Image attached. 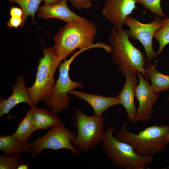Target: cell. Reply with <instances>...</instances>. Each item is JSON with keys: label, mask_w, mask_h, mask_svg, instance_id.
Returning a JSON list of instances; mask_svg holds the SVG:
<instances>
[{"label": "cell", "mask_w": 169, "mask_h": 169, "mask_svg": "<svg viewBox=\"0 0 169 169\" xmlns=\"http://www.w3.org/2000/svg\"><path fill=\"white\" fill-rule=\"evenodd\" d=\"M97 28L93 22L83 18L67 24L62 27L54 38V46L61 62L75 50L100 48L111 52V46L102 43H93Z\"/></svg>", "instance_id": "6da1fadb"}, {"label": "cell", "mask_w": 169, "mask_h": 169, "mask_svg": "<svg viewBox=\"0 0 169 169\" xmlns=\"http://www.w3.org/2000/svg\"><path fill=\"white\" fill-rule=\"evenodd\" d=\"M129 38L127 30L112 28L109 41L112 48L113 61L118 65L117 69L122 75L130 74L136 75L137 72H139L148 79L145 72V55L134 46Z\"/></svg>", "instance_id": "7a4b0ae2"}, {"label": "cell", "mask_w": 169, "mask_h": 169, "mask_svg": "<svg viewBox=\"0 0 169 169\" xmlns=\"http://www.w3.org/2000/svg\"><path fill=\"white\" fill-rule=\"evenodd\" d=\"M128 122H125L114 136L130 145L142 156H154L163 152L167 143L165 137L169 131V125H153L139 131L137 134L130 132Z\"/></svg>", "instance_id": "3957f363"}, {"label": "cell", "mask_w": 169, "mask_h": 169, "mask_svg": "<svg viewBox=\"0 0 169 169\" xmlns=\"http://www.w3.org/2000/svg\"><path fill=\"white\" fill-rule=\"evenodd\" d=\"M115 130L108 124L101 142L103 150L113 165L122 169H144L152 163L154 156L138 154L130 145L114 136Z\"/></svg>", "instance_id": "277c9868"}, {"label": "cell", "mask_w": 169, "mask_h": 169, "mask_svg": "<svg viewBox=\"0 0 169 169\" xmlns=\"http://www.w3.org/2000/svg\"><path fill=\"white\" fill-rule=\"evenodd\" d=\"M72 119L77 131L72 143L80 152L88 153L102 142L106 129L105 117L94 114L88 116L77 109Z\"/></svg>", "instance_id": "5b68a950"}, {"label": "cell", "mask_w": 169, "mask_h": 169, "mask_svg": "<svg viewBox=\"0 0 169 169\" xmlns=\"http://www.w3.org/2000/svg\"><path fill=\"white\" fill-rule=\"evenodd\" d=\"M43 53L44 56L40 59L34 83L28 88L33 106L40 101L47 100L56 82L55 71L61 64L54 47L45 48Z\"/></svg>", "instance_id": "8992f818"}, {"label": "cell", "mask_w": 169, "mask_h": 169, "mask_svg": "<svg viewBox=\"0 0 169 169\" xmlns=\"http://www.w3.org/2000/svg\"><path fill=\"white\" fill-rule=\"evenodd\" d=\"M86 50L87 49H84L76 51L69 59L65 60L59 67L58 78L45 101L46 105L50 108L52 112L55 114L69 107L71 100L69 95V92L76 88L84 87L82 83L72 81L69 73L70 64L74 58Z\"/></svg>", "instance_id": "52a82bcc"}, {"label": "cell", "mask_w": 169, "mask_h": 169, "mask_svg": "<svg viewBox=\"0 0 169 169\" xmlns=\"http://www.w3.org/2000/svg\"><path fill=\"white\" fill-rule=\"evenodd\" d=\"M76 135L66 128L61 122L49 130L46 134L37 138L33 142L31 143L30 154L36 157L45 149H66L71 151L74 155H78L80 151L72 143Z\"/></svg>", "instance_id": "ba28073f"}, {"label": "cell", "mask_w": 169, "mask_h": 169, "mask_svg": "<svg viewBox=\"0 0 169 169\" xmlns=\"http://www.w3.org/2000/svg\"><path fill=\"white\" fill-rule=\"evenodd\" d=\"M125 24L130 28L127 30L129 37L134 40H138L143 45L147 61L151 63L156 58L158 54L153 50L152 39L155 33L163 26L161 18L156 17L152 22L145 24L129 16L126 19Z\"/></svg>", "instance_id": "9c48e42d"}, {"label": "cell", "mask_w": 169, "mask_h": 169, "mask_svg": "<svg viewBox=\"0 0 169 169\" xmlns=\"http://www.w3.org/2000/svg\"><path fill=\"white\" fill-rule=\"evenodd\" d=\"M137 75L139 82L135 89V97L139 105L136 109V120L137 121H145L152 118V109L159 95L152 90L148 79H144L143 75L139 72H137Z\"/></svg>", "instance_id": "30bf717a"}, {"label": "cell", "mask_w": 169, "mask_h": 169, "mask_svg": "<svg viewBox=\"0 0 169 169\" xmlns=\"http://www.w3.org/2000/svg\"><path fill=\"white\" fill-rule=\"evenodd\" d=\"M135 0H106L102 13L116 29L123 28L125 20L136 9Z\"/></svg>", "instance_id": "8fae6325"}, {"label": "cell", "mask_w": 169, "mask_h": 169, "mask_svg": "<svg viewBox=\"0 0 169 169\" xmlns=\"http://www.w3.org/2000/svg\"><path fill=\"white\" fill-rule=\"evenodd\" d=\"M24 77L19 76L17 81L13 86V92L7 99H5L2 97L0 100V117L4 115H7L9 119L12 117L9 114L10 111L18 104L25 103L31 107L33 106L31 102L28 89L25 86Z\"/></svg>", "instance_id": "7c38bea8"}, {"label": "cell", "mask_w": 169, "mask_h": 169, "mask_svg": "<svg viewBox=\"0 0 169 169\" xmlns=\"http://www.w3.org/2000/svg\"><path fill=\"white\" fill-rule=\"evenodd\" d=\"M126 80L120 93L117 96L121 105L124 108L128 120L131 122H136L137 111L136 108L134 98L135 90L137 85L138 80L136 75L130 74L125 75Z\"/></svg>", "instance_id": "4fadbf2b"}, {"label": "cell", "mask_w": 169, "mask_h": 169, "mask_svg": "<svg viewBox=\"0 0 169 169\" xmlns=\"http://www.w3.org/2000/svg\"><path fill=\"white\" fill-rule=\"evenodd\" d=\"M36 14L39 18L45 19L55 18L67 23L83 18L69 9L67 5V0L58 4L50 5L44 4L40 6Z\"/></svg>", "instance_id": "5bb4252c"}, {"label": "cell", "mask_w": 169, "mask_h": 169, "mask_svg": "<svg viewBox=\"0 0 169 169\" xmlns=\"http://www.w3.org/2000/svg\"><path fill=\"white\" fill-rule=\"evenodd\" d=\"M69 94L74 95L77 98L81 99L91 106L93 114L97 116H101L102 113L111 106L121 105L118 96L108 97L100 95H95L73 90Z\"/></svg>", "instance_id": "9a60e30c"}, {"label": "cell", "mask_w": 169, "mask_h": 169, "mask_svg": "<svg viewBox=\"0 0 169 169\" xmlns=\"http://www.w3.org/2000/svg\"><path fill=\"white\" fill-rule=\"evenodd\" d=\"M35 124V130L48 129L53 127L61 121L58 116L45 108L31 107Z\"/></svg>", "instance_id": "2e32d148"}, {"label": "cell", "mask_w": 169, "mask_h": 169, "mask_svg": "<svg viewBox=\"0 0 169 169\" xmlns=\"http://www.w3.org/2000/svg\"><path fill=\"white\" fill-rule=\"evenodd\" d=\"M31 150V143L19 140L14 137L13 135H4L0 137V150L3 152V156L23 153H30Z\"/></svg>", "instance_id": "e0dca14e"}, {"label": "cell", "mask_w": 169, "mask_h": 169, "mask_svg": "<svg viewBox=\"0 0 169 169\" xmlns=\"http://www.w3.org/2000/svg\"><path fill=\"white\" fill-rule=\"evenodd\" d=\"M157 62L149 63L145 68L146 75L151 81V86L153 91L158 94L161 92L169 88V75L162 74L156 69Z\"/></svg>", "instance_id": "ac0fdd59"}, {"label": "cell", "mask_w": 169, "mask_h": 169, "mask_svg": "<svg viewBox=\"0 0 169 169\" xmlns=\"http://www.w3.org/2000/svg\"><path fill=\"white\" fill-rule=\"evenodd\" d=\"M35 131L33 115L30 109L27 110L25 116L13 135L19 140L27 142Z\"/></svg>", "instance_id": "d6986e66"}, {"label": "cell", "mask_w": 169, "mask_h": 169, "mask_svg": "<svg viewBox=\"0 0 169 169\" xmlns=\"http://www.w3.org/2000/svg\"><path fill=\"white\" fill-rule=\"evenodd\" d=\"M43 0H8L10 3L18 4L23 12V20L24 24L27 17L30 16L32 21L35 23L34 16L40 3Z\"/></svg>", "instance_id": "ffe728a7"}, {"label": "cell", "mask_w": 169, "mask_h": 169, "mask_svg": "<svg viewBox=\"0 0 169 169\" xmlns=\"http://www.w3.org/2000/svg\"><path fill=\"white\" fill-rule=\"evenodd\" d=\"M163 26L156 31L153 35L159 44V48L157 52L158 54H161L164 47L169 44V18L162 20Z\"/></svg>", "instance_id": "44dd1931"}, {"label": "cell", "mask_w": 169, "mask_h": 169, "mask_svg": "<svg viewBox=\"0 0 169 169\" xmlns=\"http://www.w3.org/2000/svg\"><path fill=\"white\" fill-rule=\"evenodd\" d=\"M24 161L23 157L19 154L11 156H0V169H17Z\"/></svg>", "instance_id": "7402d4cb"}, {"label": "cell", "mask_w": 169, "mask_h": 169, "mask_svg": "<svg viewBox=\"0 0 169 169\" xmlns=\"http://www.w3.org/2000/svg\"><path fill=\"white\" fill-rule=\"evenodd\" d=\"M157 17H166L161 7V0H135Z\"/></svg>", "instance_id": "603a6c76"}, {"label": "cell", "mask_w": 169, "mask_h": 169, "mask_svg": "<svg viewBox=\"0 0 169 169\" xmlns=\"http://www.w3.org/2000/svg\"><path fill=\"white\" fill-rule=\"evenodd\" d=\"M70 2L76 9H88L92 6L91 0H69Z\"/></svg>", "instance_id": "cb8c5ba5"}, {"label": "cell", "mask_w": 169, "mask_h": 169, "mask_svg": "<svg viewBox=\"0 0 169 169\" xmlns=\"http://www.w3.org/2000/svg\"><path fill=\"white\" fill-rule=\"evenodd\" d=\"M8 26L10 28H16L22 27L24 26L22 18L11 17L7 23Z\"/></svg>", "instance_id": "d4e9b609"}, {"label": "cell", "mask_w": 169, "mask_h": 169, "mask_svg": "<svg viewBox=\"0 0 169 169\" xmlns=\"http://www.w3.org/2000/svg\"><path fill=\"white\" fill-rule=\"evenodd\" d=\"M9 14L11 17L22 18L23 13L20 8L13 6L10 8Z\"/></svg>", "instance_id": "484cf974"}, {"label": "cell", "mask_w": 169, "mask_h": 169, "mask_svg": "<svg viewBox=\"0 0 169 169\" xmlns=\"http://www.w3.org/2000/svg\"><path fill=\"white\" fill-rule=\"evenodd\" d=\"M65 0H43L44 4L50 5L60 3L62 1Z\"/></svg>", "instance_id": "4316f807"}, {"label": "cell", "mask_w": 169, "mask_h": 169, "mask_svg": "<svg viewBox=\"0 0 169 169\" xmlns=\"http://www.w3.org/2000/svg\"><path fill=\"white\" fill-rule=\"evenodd\" d=\"M29 167V165L27 163H21L17 169H28Z\"/></svg>", "instance_id": "83f0119b"}, {"label": "cell", "mask_w": 169, "mask_h": 169, "mask_svg": "<svg viewBox=\"0 0 169 169\" xmlns=\"http://www.w3.org/2000/svg\"><path fill=\"white\" fill-rule=\"evenodd\" d=\"M169 100V99H168ZM165 140L166 143L168 144H169V131L167 135L165 137Z\"/></svg>", "instance_id": "f1b7e54d"}, {"label": "cell", "mask_w": 169, "mask_h": 169, "mask_svg": "<svg viewBox=\"0 0 169 169\" xmlns=\"http://www.w3.org/2000/svg\"><path fill=\"white\" fill-rule=\"evenodd\" d=\"M93 0L94 1H98L99 0Z\"/></svg>", "instance_id": "f546056e"}, {"label": "cell", "mask_w": 169, "mask_h": 169, "mask_svg": "<svg viewBox=\"0 0 169 169\" xmlns=\"http://www.w3.org/2000/svg\"><path fill=\"white\" fill-rule=\"evenodd\" d=\"M168 91H169V90H168Z\"/></svg>", "instance_id": "4dcf8cb0"}, {"label": "cell", "mask_w": 169, "mask_h": 169, "mask_svg": "<svg viewBox=\"0 0 169 169\" xmlns=\"http://www.w3.org/2000/svg\"></svg>", "instance_id": "1f68e13d"}]
</instances>
